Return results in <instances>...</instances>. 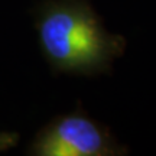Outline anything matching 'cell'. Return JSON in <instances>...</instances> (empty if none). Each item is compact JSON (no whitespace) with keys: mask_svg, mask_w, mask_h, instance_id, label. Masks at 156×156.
I'll list each match as a JSON object with an SVG mask.
<instances>
[{"mask_svg":"<svg viewBox=\"0 0 156 156\" xmlns=\"http://www.w3.org/2000/svg\"><path fill=\"white\" fill-rule=\"evenodd\" d=\"M35 29L41 52L55 74H108L127 44L104 28L88 0H45L35 9Z\"/></svg>","mask_w":156,"mask_h":156,"instance_id":"1","label":"cell"},{"mask_svg":"<svg viewBox=\"0 0 156 156\" xmlns=\"http://www.w3.org/2000/svg\"><path fill=\"white\" fill-rule=\"evenodd\" d=\"M126 149L116 142L107 126L78 104L71 113L54 117L35 134L28 147L34 156H116Z\"/></svg>","mask_w":156,"mask_h":156,"instance_id":"2","label":"cell"}]
</instances>
